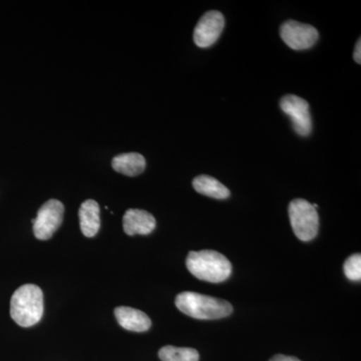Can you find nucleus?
<instances>
[{
  "instance_id": "2",
  "label": "nucleus",
  "mask_w": 361,
  "mask_h": 361,
  "mask_svg": "<svg viewBox=\"0 0 361 361\" xmlns=\"http://www.w3.org/2000/svg\"><path fill=\"white\" fill-rule=\"evenodd\" d=\"M11 315L21 327L37 324L44 315V294L35 284H25L14 292L11 300Z\"/></svg>"
},
{
  "instance_id": "1",
  "label": "nucleus",
  "mask_w": 361,
  "mask_h": 361,
  "mask_svg": "<svg viewBox=\"0 0 361 361\" xmlns=\"http://www.w3.org/2000/svg\"><path fill=\"white\" fill-rule=\"evenodd\" d=\"M175 303L180 312L196 319H220L233 312V306L228 301L196 292L180 293Z\"/></svg>"
},
{
  "instance_id": "3",
  "label": "nucleus",
  "mask_w": 361,
  "mask_h": 361,
  "mask_svg": "<svg viewBox=\"0 0 361 361\" xmlns=\"http://www.w3.org/2000/svg\"><path fill=\"white\" fill-rule=\"evenodd\" d=\"M186 265L195 277L211 283L225 281L232 273L230 261L217 251H191L188 254Z\"/></svg>"
},
{
  "instance_id": "10",
  "label": "nucleus",
  "mask_w": 361,
  "mask_h": 361,
  "mask_svg": "<svg viewBox=\"0 0 361 361\" xmlns=\"http://www.w3.org/2000/svg\"><path fill=\"white\" fill-rule=\"evenodd\" d=\"M115 316L118 324L130 331L145 332L149 330L152 325L149 316L135 308L120 306L116 308Z\"/></svg>"
},
{
  "instance_id": "7",
  "label": "nucleus",
  "mask_w": 361,
  "mask_h": 361,
  "mask_svg": "<svg viewBox=\"0 0 361 361\" xmlns=\"http://www.w3.org/2000/svg\"><path fill=\"white\" fill-rule=\"evenodd\" d=\"M280 108L290 118L292 126L297 134L301 137L311 134L312 121L307 101L294 94H287L280 101Z\"/></svg>"
},
{
  "instance_id": "9",
  "label": "nucleus",
  "mask_w": 361,
  "mask_h": 361,
  "mask_svg": "<svg viewBox=\"0 0 361 361\" xmlns=\"http://www.w3.org/2000/svg\"><path fill=\"white\" fill-rule=\"evenodd\" d=\"M123 231L129 236L149 235L155 230L156 219L151 213L140 209H130L123 218Z\"/></svg>"
},
{
  "instance_id": "13",
  "label": "nucleus",
  "mask_w": 361,
  "mask_h": 361,
  "mask_svg": "<svg viewBox=\"0 0 361 361\" xmlns=\"http://www.w3.org/2000/svg\"><path fill=\"white\" fill-rule=\"evenodd\" d=\"M193 187L195 191L210 198L222 200L230 196L229 189L211 176L200 175L195 178Z\"/></svg>"
},
{
  "instance_id": "11",
  "label": "nucleus",
  "mask_w": 361,
  "mask_h": 361,
  "mask_svg": "<svg viewBox=\"0 0 361 361\" xmlns=\"http://www.w3.org/2000/svg\"><path fill=\"white\" fill-rule=\"evenodd\" d=\"M80 216V230L85 237L96 236L101 227L99 219V206L94 200H87L80 206L78 211Z\"/></svg>"
},
{
  "instance_id": "14",
  "label": "nucleus",
  "mask_w": 361,
  "mask_h": 361,
  "mask_svg": "<svg viewBox=\"0 0 361 361\" xmlns=\"http://www.w3.org/2000/svg\"><path fill=\"white\" fill-rule=\"evenodd\" d=\"M161 361H199V353L196 349L164 346L159 351Z\"/></svg>"
},
{
  "instance_id": "4",
  "label": "nucleus",
  "mask_w": 361,
  "mask_h": 361,
  "mask_svg": "<svg viewBox=\"0 0 361 361\" xmlns=\"http://www.w3.org/2000/svg\"><path fill=\"white\" fill-rule=\"evenodd\" d=\"M288 214L297 238L307 242L317 236L319 217L312 204L304 199H295L289 204Z\"/></svg>"
},
{
  "instance_id": "8",
  "label": "nucleus",
  "mask_w": 361,
  "mask_h": 361,
  "mask_svg": "<svg viewBox=\"0 0 361 361\" xmlns=\"http://www.w3.org/2000/svg\"><path fill=\"white\" fill-rule=\"evenodd\" d=\"M224 26V16L220 11H207L195 27L193 37L195 44L202 49L211 47L219 39Z\"/></svg>"
},
{
  "instance_id": "15",
  "label": "nucleus",
  "mask_w": 361,
  "mask_h": 361,
  "mask_svg": "<svg viewBox=\"0 0 361 361\" xmlns=\"http://www.w3.org/2000/svg\"><path fill=\"white\" fill-rule=\"evenodd\" d=\"M345 276L351 281H360L361 280V255L353 254L346 259L343 265Z\"/></svg>"
},
{
  "instance_id": "6",
  "label": "nucleus",
  "mask_w": 361,
  "mask_h": 361,
  "mask_svg": "<svg viewBox=\"0 0 361 361\" xmlns=\"http://www.w3.org/2000/svg\"><path fill=\"white\" fill-rule=\"evenodd\" d=\"M280 37L294 51H304L316 44L319 33L314 26L304 25L296 20L285 21L280 26Z\"/></svg>"
},
{
  "instance_id": "16",
  "label": "nucleus",
  "mask_w": 361,
  "mask_h": 361,
  "mask_svg": "<svg viewBox=\"0 0 361 361\" xmlns=\"http://www.w3.org/2000/svg\"><path fill=\"white\" fill-rule=\"evenodd\" d=\"M270 361H301L300 360H298L297 357H293V356H286V355H278L273 356L272 358H271Z\"/></svg>"
},
{
  "instance_id": "17",
  "label": "nucleus",
  "mask_w": 361,
  "mask_h": 361,
  "mask_svg": "<svg viewBox=\"0 0 361 361\" xmlns=\"http://www.w3.org/2000/svg\"><path fill=\"white\" fill-rule=\"evenodd\" d=\"M353 58H355V63L358 65L361 63V42L360 39H358L357 44L355 45V54H353Z\"/></svg>"
},
{
  "instance_id": "12",
  "label": "nucleus",
  "mask_w": 361,
  "mask_h": 361,
  "mask_svg": "<svg viewBox=\"0 0 361 361\" xmlns=\"http://www.w3.org/2000/svg\"><path fill=\"white\" fill-rule=\"evenodd\" d=\"M111 166L114 170L120 174L135 177L144 172L146 169V160L141 154H122L113 159Z\"/></svg>"
},
{
  "instance_id": "5",
  "label": "nucleus",
  "mask_w": 361,
  "mask_h": 361,
  "mask_svg": "<svg viewBox=\"0 0 361 361\" xmlns=\"http://www.w3.org/2000/svg\"><path fill=\"white\" fill-rule=\"evenodd\" d=\"M65 207L61 201L51 199L40 207L37 218L32 219L33 233L39 240L51 239L61 227Z\"/></svg>"
}]
</instances>
